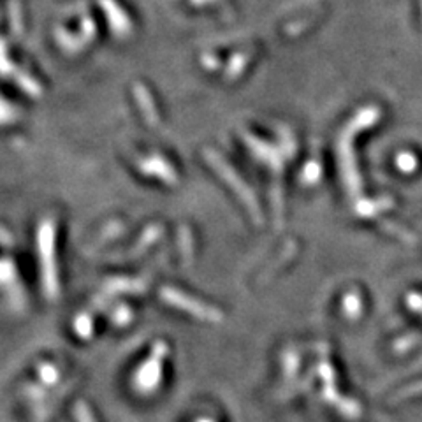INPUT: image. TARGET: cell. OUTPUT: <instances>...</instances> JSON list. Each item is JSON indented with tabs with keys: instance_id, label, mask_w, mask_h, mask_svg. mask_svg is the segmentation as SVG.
<instances>
[{
	"instance_id": "6da1fadb",
	"label": "cell",
	"mask_w": 422,
	"mask_h": 422,
	"mask_svg": "<svg viewBox=\"0 0 422 422\" xmlns=\"http://www.w3.org/2000/svg\"><path fill=\"white\" fill-rule=\"evenodd\" d=\"M53 224L46 220L41 224L39 229V252H41V264H43L44 271V287L50 298H55L59 294V282H57V267H55V243H53Z\"/></svg>"
},
{
	"instance_id": "7a4b0ae2",
	"label": "cell",
	"mask_w": 422,
	"mask_h": 422,
	"mask_svg": "<svg viewBox=\"0 0 422 422\" xmlns=\"http://www.w3.org/2000/svg\"><path fill=\"white\" fill-rule=\"evenodd\" d=\"M167 356V347L164 343H157L153 347L151 357L146 361L136 373V383L137 391L151 392L153 389L159 387L160 380H162V361Z\"/></svg>"
},
{
	"instance_id": "3957f363",
	"label": "cell",
	"mask_w": 422,
	"mask_h": 422,
	"mask_svg": "<svg viewBox=\"0 0 422 422\" xmlns=\"http://www.w3.org/2000/svg\"><path fill=\"white\" fill-rule=\"evenodd\" d=\"M160 294H162V299L166 303L176 306L180 310L186 311V314L194 315V317L201 318V320H220V314L215 311V308H209V306L202 305L198 299L189 298V296L183 294V292L175 291V289H167L166 287V289H162Z\"/></svg>"
},
{
	"instance_id": "277c9868",
	"label": "cell",
	"mask_w": 422,
	"mask_h": 422,
	"mask_svg": "<svg viewBox=\"0 0 422 422\" xmlns=\"http://www.w3.org/2000/svg\"><path fill=\"white\" fill-rule=\"evenodd\" d=\"M59 370L55 368L53 364H41L39 366V378L44 383H55L59 382Z\"/></svg>"
},
{
	"instance_id": "5b68a950",
	"label": "cell",
	"mask_w": 422,
	"mask_h": 422,
	"mask_svg": "<svg viewBox=\"0 0 422 422\" xmlns=\"http://www.w3.org/2000/svg\"><path fill=\"white\" fill-rule=\"evenodd\" d=\"M76 333L83 338H88L92 333V320H90L88 315H81V317L76 318Z\"/></svg>"
},
{
	"instance_id": "8992f818",
	"label": "cell",
	"mask_w": 422,
	"mask_h": 422,
	"mask_svg": "<svg viewBox=\"0 0 422 422\" xmlns=\"http://www.w3.org/2000/svg\"><path fill=\"white\" fill-rule=\"evenodd\" d=\"M76 419H78V422H95L93 421L92 412H90V408L86 407L85 403H78V407H76Z\"/></svg>"
},
{
	"instance_id": "52a82bcc",
	"label": "cell",
	"mask_w": 422,
	"mask_h": 422,
	"mask_svg": "<svg viewBox=\"0 0 422 422\" xmlns=\"http://www.w3.org/2000/svg\"><path fill=\"white\" fill-rule=\"evenodd\" d=\"M195 422H215V421H211V419H199V421Z\"/></svg>"
}]
</instances>
